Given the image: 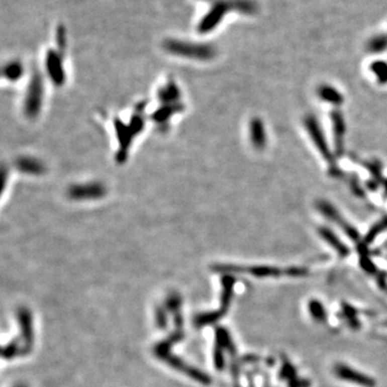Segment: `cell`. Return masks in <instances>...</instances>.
<instances>
[{
  "instance_id": "19",
  "label": "cell",
  "mask_w": 387,
  "mask_h": 387,
  "mask_svg": "<svg viewBox=\"0 0 387 387\" xmlns=\"http://www.w3.org/2000/svg\"><path fill=\"white\" fill-rule=\"evenodd\" d=\"M358 252H359V255H360L359 264H360L361 268L365 270L366 272H368V273H374L375 271H376L375 265L373 264V261L368 257V252L366 250L365 245L360 243L358 245Z\"/></svg>"
},
{
  "instance_id": "24",
  "label": "cell",
  "mask_w": 387,
  "mask_h": 387,
  "mask_svg": "<svg viewBox=\"0 0 387 387\" xmlns=\"http://www.w3.org/2000/svg\"><path fill=\"white\" fill-rule=\"evenodd\" d=\"M66 41H67V37H66V28L63 24H59L56 29V42L58 45V50L64 54L65 48H66Z\"/></svg>"
},
{
  "instance_id": "21",
  "label": "cell",
  "mask_w": 387,
  "mask_h": 387,
  "mask_svg": "<svg viewBox=\"0 0 387 387\" xmlns=\"http://www.w3.org/2000/svg\"><path fill=\"white\" fill-rule=\"evenodd\" d=\"M386 229H387V216L382 219L377 224H375V225L369 230L367 236L365 237V243H371L378 235L382 234V232Z\"/></svg>"
},
{
  "instance_id": "15",
  "label": "cell",
  "mask_w": 387,
  "mask_h": 387,
  "mask_svg": "<svg viewBox=\"0 0 387 387\" xmlns=\"http://www.w3.org/2000/svg\"><path fill=\"white\" fill-rule=\"evenodd\" d=\"M245 271L250 272L252 275L256 277H276L280 276L283 272L281 269L270 266H254L245 268Z\"/></svg>"
},
{
  "instance_id": "16",
  "label": "cell",
  "mask_w": 387,
  "mask_h": 387,
  "mask_svg": "<svg viewBox=\"0 0 387 387\" xmlns=\"http://www.w3.org/2000/svg\"><path fill=\"white\" fill-rule=\"evenodd\" d=\"M24 72V67L20 63V61H10L4 67V76L9 81H18L21 79V76Z\"/></svg>"
},
{
  "instance_id": "30",
  "label": "cell",
  "mask_w": 387,
  "mask_h": 387,
  "mask_svg": "<svg viewBox=\"0 0 387 387\" xmlns=\"http://www.w3.org/2000/svg\"><path fill=\"white\" fill-rule=\"evenodd\" d=\"M265 387H269V385H267V386H266V385H265Z\"/></svg>"
},
{
  "instance_id": "28",
  "label": "cell",
  "mask_w": 387,
  "mask_h": 387,
  "mask_svg": "<svg viewBox=\"0 0 387 387\" xmlns=\"http://www.w3.org/2000/svg\"><path fill=\"white\" fill-rule=\"evenodd\" d=\"M201 2H214V0H201Z\"/></svg>"
},
{
  "instance_id": "11",
  "label": "cell",
  "mask_w": 387,
  "mask_h": 387,
  "mask_svg": "<svg viewBox=\"0 0 387 387\" xmlns=\"http://www.w3.org/2000/svg\"><path fill=\"white\" fill-rule=\"evenodd\" d=\"M319 234L330 246L334 247L341 257H346L350 254V249L329 228L321 227L319 229Z\"/></svg>"
},
{
  "instance_id": "22",
  "label": "cell",
  "mask_w": 387,
  "mask_h": 387,
  "mask_svg": "<svg viewBox=\"0 0 387 387\" xmlns=\"http://www.w3.org/2000/svg\"><path fill=\"white\" fill-rule=\"evenodd\" d=\"M216 334H218L219 345L224 347V348H227V350L230 352V354H235V348H234V345L231 344L230 336L227 332V330L223 329V328H219L218 331H216Z\"/></svg>"
},
{
  "instance_id": "18",
  "label": "cell",
  "mask_w": 387,
  "mask_h": 387,
  "mask_svg": "<svg viewBox=\"0 0 387 387\" xmlns=\"http://www.w3.org/2000/svg\"><path fill=\"white\" fill-rule=\"evenodd\" d=\"M387 50V35L381 34L371 38L367 43V51L371 54H380Z\"/></svg>"
},
{
  "instance_id": "29",
  "label": "cell",
  "mask_w": 387,
  "mask_h": 387,
  "mask_svg": "<svg viewBox=\"0 0 387 387\" xmlns=\"http://www.w3.org/2000/svg\"><path fill=\"white\" fill-rule=\"evenodd\" d=\"M385 191L387 194V181H386V184H385Z\"/></svg>"
},
{
  "instance_id": "3",
  "label": "cell",
  "mask_w": 387,
  "mask_h": 387,
  "mask_svg": "<svg viewBox=\"0 0 387 387\" xmlns=\"http://www.w3.org/2000/svg\"><path fill=\"white\" fill-rule=\"evenodd\" d=\"M305 126L309 136L311 137V140L315 145V148L320 151L322 156L329 162V165L332 166L329 169V172L334 174V176H339V174H341V171H340L339 168L335 164L334 155H332L329 149L328 143L326 142V139H325V136L323 134V130L319 122L315 119V116L308 115L305 119Z\"/></svg>"
},
{
  "instance_id": "17",
  "label": "cell",
  "mask_w": 387,
  "mask_h": 387,
  "mask_svg": "<svg viewBox=\"0 0 387 387\" xmlns=\"http://www.w3.org/2000/svg\"><path fill=\"white\" fill-rule=\"evenodd\" d=\"M308 309L310 314H311V316L313 317V320L315 322H319V323L326 322L327 320L326 310H325L323 304L320 300H316V299L310 300L308 304Z\"/></svg>"
},
{
  "instance_id": "1",
  "label": "cell",
  "mask_w": 387,
  "mask_h": 387,
  "mask_svg": "<svg viewBox=\"0 0 387 387\" xmlns=\"http://www.w3.org/2000/svg\"><path fill=\"white\" fill-rule=\"evenodd\" d=\"M230 11L252 15L257 13L258 5L254 0H214L210 10L198 23L197 32L199 34L211 33Z\"/></svg>"
},
{
  "instance_id": "10",
  "label": "cell",
  "mask_w": 387,
  "mask_h": 387,
  "mask_svg": "<svg viewBox=\"0 0 387 387\" xmlns=\"http://www.w3.org/2000/svg\"><path fill=\"white\" fill-rule=\"evenodd\" d=\"M331 123H332V129H334L337 150H338V152H342L343 140H344V136H345V121L343 118V114L338 110L332 111L331 112Z\"/></svg>"
},
{
  "instance_id": "9",
  "label": "cell",
  "mask_w": 387,
  "mask_h": 387,
  "mask_svg": "<svg viewBox=\"0 0 387 387\" xmlns=\"http://www.w3.org/2000/svg\"><path fill=\"white\" fill-rule=\"evenodd\" d=\"M250 140L253 148L257 151H261L266 148L267 136L264 123L259 118H254L251 120L250 125Z\"/></svg>"
},
{
  "instance_id": "8",
  "label": "cell",
  "mask_w": 387,
  "mask_h": 387,
  "mask_svg": "<svg viewBox=\"0 0 387 387\" xmlns=\"http://www.w3.org/2000/svg\"><path fill=\"white\" fill-rule=\"evenodd\" d=\"M335 373L341 380L361 385L363 387H375V381L371 376H368L355 369H352L342 363H339L335 367Z\"/></svg>"
},
{
  "instance_id": "2",
  "label": "cell",
  "mask_w": 387,
  "mask_h": 387,
  "mask_svg": "<svg viewBox=\"0 0 387 387\" xmlns=\"http://www.w3.org/2000/svg\"><path fill=\"white\" fill-rule=\"evenodd\" d=\"M164 49L174 56L197 60H210L216 55V49L212 44L188 42L179 39H167Z\"/></svg>"
},
{
  "instance_id": "27",
  "label": "cell",
  "mask_w": 387,
  "mask_h": 387,
  "mask_svg": "<svg viewBox=\"0 0 387 387\" xmlns=\"http://www.w3.org/2000/svg\"><path fill=\"white\" fill-rule=\"evenodd\" d=\"M286 274L289 275V276H304L308 273V270L307 269H304V268H289L285 271Z\"/></svg>"
},
{
  "instance_id": "20",
  "label": "cell",
  "mask_w": 387,
  "mask_h": 387,
  "mask_svg": "<svg viewBox=\"0 0 387 387\" xmlns=\"http://www.w3.org/2000/svg\"><path fill=\"white\" fill-rule=\"evenodd\" d=\"M370 68L371 71L375 74L378 83H387V63L383 60H377L371 64Z\"/></svg>"
},
{
  "instance_id": "13",
  "label": "cell",
  "mask_w": 387,
  "mask_h": 387,
  "mask_svg": "<svg viewBox=\"0 0 387 387\" xmlns=\"http://www.w3.org/2000/svg\"><path fill=\"white\" fill-rule=\"evenodd\" d=\"M17 167L23 173L39 175L44 172V166L41 161L33 157H21L17 160Z\"/></svg>"
},
{
  "instance_id": "6",
  "label": "cell",
  "mask_w": 387,
  "mask_h": 387,
  "mask_svg": "<svg viewBox=\"0 0 387 387\" xmlns=\"http://www.w3.org/2000/svg\"><path fill=\"white\" fill-rule=\"evenodd\" d=\"M45 68L50 79L56 85H61L65 82L66 74L63 63V53L50 50L46 54Z\"/></svg>"
},
{
  "instance_id": "26",
  "label": "cell",
  "mask_w": 387,
  "mask_h": 387,
  "mask_svg": "<svg viewBox=\"0 0 387 387\" xmlns=\"http://www.w3.org/2000/svg\"><path fill=\"white\" fill-rule=\"evenodd\" d=\"M214 365L219 370H222L224 367V354L220 347L216 348L214 352Z\"/></svg>"
},
{
  "instance_id": "12",
  "label": "cell",
  "mask_w": 387,
  "mask_h": 387,
  "mask_svg": "<svg viewBox=\"0 0 387 387\" xmlns=\"http://www.w3.org/2000/svg\"><path fill=\"white\" fill-rule=\"evenodd\" d=\"M317 96L322 100H324V102L336 107L341 106L344 102V97L342 96L341 92L328 84H323L317 88Z\"/></svg>"
},
{
  "instance_id": "25",
  "label": "cell",
  "mask_w": 387,
  "mask_h": 387,
  "mask_svg": "<svg viewBox=\"0 0 387 387\" xmlns=\"http://www.w3.org/2000/svg\"><path fill=\"white\" fill-rule=\"evenodd\" d=\"M295 374H296L295 368H294L289 362H285L282 370H281L280 376L282 378H289V380H292V378L295 377Z\"/></svg>"
},
{
  "instance_id": "23",
  "label": "cell",
  "mask_w": 387,
  "mask_h": 387,
  "mask_svg": "<svg viewBox=\"0 0 387 387\" xmlns=\"http://www.w3.org/2000/svg\"><path fill=\"white\" fill-rule=\"evenodd\" d=\"M342 308H343V313L347 317V321L350 322V325L352 326V328L358 329L359 328V322H358L357 319H356L355 309L352 308L351 306L346 305V304L342 305Z\"/></svg>"
},
{
  "instance_id": "14",
  "label": "cell",
  "mask_w": 387,
  "mask_h": 387,
  "mask_svg": "<svg viewBox=\"0 0 387 387\" xmlns=\"http://www.w3.org/2000/svg\"><path fill=\"white\" fill-rule=\"evenodd\" d=\"M158 98L162 105H177L180 99V89L173 81H170L162 86L158 92Z\"/></svg>"
},
{
  "instance_id": "5",
  "label": "cell",
  "mask_w": 387,
  "mask_h": 387,
  "mask_svg": "<svg viewBox=\"0 0 387 387\" xmlns=\"http://www.w3.org/2000/svg\"><path fill=\"white\" fill-rule=\"evenodd\" d=\"M106 195L105 185L99 182L74 184L68 189V197L76 201L96 200Z\"/></svg>"
},
{
  "instance_id": "7",
  "label": "cell",
  "mask_w": 387,
  "mask_h": 387,
  "mask_svg": "<svg viewBox=\"0 0 387 387\" xmlns=\"http://www.w3.org/2000/svg\"><path fill=\"white\" fill-rule=\"evenodd\" d=\"M317 209H319L322 214L326 216L328 220L335 222L337 225L340 226V228L343 229L348 238H351L354 241H358V231L352 225H350L345 220L342 219V216L340 215V213L337 211V209L334 208V206H331L327 201H320V203L317 204Z\"/></svg>"
},
{
  "instance_id": "4",
  "label": "cell",
  "mask_w": 387,
  "mask_h": 387,
  "mask_svg": "<svg viewBox=\"0 0 387 387\" xmlns=\"http://www.w3.org/2000/svg\"><path fill=\"white\" fill-rule=\"evenodd\" d=\"M43 81L42 76L38 71H34L32 79L28 84L26 96L24 100V111L30 119H34L40 113L43 99Z\"/></svg>"
}]
</instances>
